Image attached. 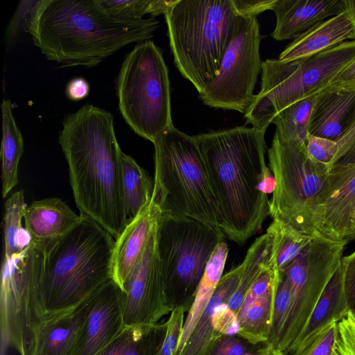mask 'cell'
Instances as JSON below:
<instances>
[{
	"label": "cell",
	"instance_id": "6da1fadb",
	"mask_svg": "<svg viewBox=\"0 0 355 355\" xmlns=\"http://www.w3.org/2000/svg\"><path fill=\"white\" fill-rule=\"evenodd\" d=\"M265 131L236 126L196 135L221 216L220 229L241 245L270 216V200L261 184L275 177L266 162Z\"/></svg>",
	"mask_w": 355,
	"mask_h": 355
},
{
	"label": "cell",
	"instance_id": "7a4b0ae2",
	"mask_svg": "<svg viewBox=\"0 0 355 355\" xmlns=\"http://www.w3.org/2000/svg\"><path fill=\"white\" fill-rule=\"evenodd\" d=\"M114 128L110 112L85 104L64 117L58 141L80 215L116 239L128 218L121 184L122 150Z\"/></svg>",
	"mask_w": 355,
	"mask_h": 355
},
{
	"label": "cell",
	"instance_id": "3957f363",
	"mask_svg": "<svg viewBox=\"0 0 355 355\" xmlns=\"http://www.w3.org/2000/svg\"><path fill=\"white\" fill-rule=\"evenodd\" d=\"M159 25L152 17L116 18L98 0H41L29 34L49 60L92 67L125 46L150 40Z\"/></svg>",
	"mask_w": 355,
	"mask_h": 355
},
{
	"label": "cell",
	"instance_id": "277c9868",
	"mask_svg": "<svg viewBox=\"0 0 355 355\" xmlns=\"http://www.w3.org/2000/svg\"><path fill=\"white\" fill-rule=\"evenodd\" d=\"M115 239L82 220L46 252L41 297L46 313L72 308L112 278Z\"/></svg>",
	"mask_w": 355,
	"mask_h": 355
},
{
	"label": "cell",
	"instance_id": "5b68a950",
	"mask_svg": "<svg viewBox=\"0 0 355 355\" xmlns=\"http://www.w3.org/2000/svg\"><path fill=\"white\" fill-rule=\"evenodd\" d=\"M237 15L232 0H175L164 14L174 62L199 95L218 74Z\"/></svg>",
	"mask_w": 355,
	"mask_h": 355
},
{
	"label": "cell",
	"instance_id": "8992f818",
	"mask_svg": "<svg viewBox=\"0 0 355 355\" xmlns=\"http://www.w3.org/2000/svg\"><path fill=\"white\" fill-rule=\"evenodd\" d=\"M153 144V196L162 214L187 217L220 228L221 216L196 137L173 125Z\"/></svg>",
	"mask_w": 355,
	"mask_h": 355
},
{
	"label": "cell",
	"instance_id": "52a82bcc",
	"mask_svg": "<svg viewBox=\"0 0 355 355\" xmlns=\"http://www.w3.org/2000/svg\"><path fill=\"white\" fill-rule=\"evenodd\" d=\"M354 60L355 40L299 59L266 60L262 63L260 91L244 114L246 123L266 132L279 112L331 86Z\"/></svg>",
	"mask_w": 355,
	"mask_h": 355
},
{
	"label": "cell",
	"instance_id": "ba28073f",
	"mask_svg": "<svg viewBox=\"0 0 355 355\" xmlns=\"http://www.w3.org/2000/svg\"><path fill=\"white\" fill-rule=\"evenodd\" d=\"M120 112L139 136L152 143L173 125L171 85L162 49L150 40L125 56L116 80Z\"/></svg>",
	"mask_w": 355,
	"mask_h": 355
},
{
	"label": "cell",
	"instance_id": "9c48e42d",
	"mask_svg": "<svg viewBox=\"0 0 355 355\" xmlns=\"http://www.w3.org/2000/svg\"><path fill=\"white\" fill-rule=\"evenodd\" d=\"M225 237L219 227L161 214L157 248L166 294L173 308L182 306L189 311L207 262Z\"/></svg>",
	"mask_w": 355,
	"mask_h": 355
},
{
	"label": "cell",
	"instance_id": "30bf717a",
	"mask_svg": "<svg viewBox=\"0 0 355 355\" xmlns=\"http://www.w3.org/2000/svg\"><path fill=\"white\" fill-rule=\"evenodd\" d=\"M46 250L32 241L1 266V355L12 347L19 355H35L37 331L45 315L41 284Z\"/></svg>",
	"mask_w": 355,
	"mask_h": 355
},
{
	"label": "cell",
	"instance_id": "8fae6325",
	"mask_svg": "<svg viewBox=\"0 0 355 355\" xmlns=\"http://www.w3.org/2000/svg\"><path fill=\"white\" fill-rule=\"evenodd\" d=\"M268 157L276 181L270 200V216L315 236L313 214L329 165L309 157L306 144L284 140L276 132Z\"/></svg>",
	"mask_w": 355,
	"mask_h": 355
},
{
	"label": "cell",
	"instance_id": "7c38bea8",
	"mask_svg": "<svg viewBox=\"0 0 355 355\" xmlns=\"http://www.w3.org/2000/svg\"><path fill=\"white\" fill-rule=\"evenodd\" d=\"M261 39L257 17L238 15L218 74L199 95L205 105L244 114L248 110L262 71L259 51Z\"/></svg>",
	"mask_w": 355,
	"mask_h": 355
},
{
	"label": "cell",
	"instance_id": "4fadbf2b",
	"mask_svg": "<svg viewBox=\"0 0 355 355\" xmlns=\"http://www.w3.org/2000/svg\"><path fill=\"white\" fill-rule=\"evenodd\" d=\"M348 243L314 236L282 272L289 284L291 302L280 350L286 353L301 334L324 288L340 266Z\"/></svg>",
	"mask_w": 355,
	"mask_h": 355
},
{
	"label": "cell",
	"instance_id": "5bb4252c",
	"mask_svg": "<svg viewBox=\"0 0 355 355\" xmlns=\"http://www.w3.org/2000/svg\"><path fill=\"white\" fill-rule=\"evenodd\" d=\"M121 289L125 327L156 325L174 309L168 298L161 271L157 226L141 258Z\"/></svg>",
	"mask_w": 355,
	"mask_h": 355
},
{
	"label": "cell",
	"instance_id": "9a60e30c",
	"mask_svg": "<svg viewBox=\"0 0 355 355\" xmlns=\"http://www.w3.org/2000/svg\"><path fill=\"white\" fill-rule=\"evenodd\" d=\"M122 291L112 278L92 295L87 317L71 355H94L125 327L121 307Z\"/></svg>",
	"mask_w": 355,
	"mask_h": 355
},
{
	"label": "cell",
	"instance_id": "2e32d148",
	"mask_svg": "<svg viewBox=\"0 0 355 355\" xmlns=\"http://www.w3.org/2000/svg\"><path fill=\"white\" fill-rule=\"evenodd\" d=\"M162 212L152 195L150 202L127 223L115 239L112 279L121 288L137 265Z\"/></svg>",
	"mask_w": 355,
	"mask_h": 355
},
{
	"label": "cell",
	"instance_id": "e0dca14e",
	"mask_svg": "<svg viewBox=\"0 0 355 355\" xmlns=\"http://www.w3.org/2000/svg\"><path fill=\"white\" fill-rule=\"evenodd\" d=\"M93 293L72 308L44 315L37 331L35 355H71Z\"/></svg>",
	"mask_w": 355,
	"mask_h": 355
},
{
	"label": "cell",
	"instance_id": "ac0fdd59",
	"mask_svg": "<svg viewBox=\"0 0 355 355\" xmlns=\"http://www.w3.org/2000/svg\"><path fill=\"white\" fill-rule=\"evenodd\" d=\"M69 205L58 198L33 202L26 207L25 229L32 241L49 250L82 220Z\"/></svg>",
	"mask_w": 355,
	"mask_h": 355
},
{
	"label": "cell",
	"instance_id": "d6986e66",
	"mask_svg": "<svg viewBox=\"0 0 355 355\" xmlns=\"http://www.w3.org/2000/svg\"><path fill=\"white\" fill-rule=\"evenodd\" d=\"M276 40L295 39L316 23L345 11L344 0H276Z\"/></svg>",
	"mask_w": 355,
	"mask_h": 355
},
{
	"label": "cell",
	"instance_id": "ffe728a7",
	"mask_svg": "<svg viewBox=\"0 0 355 355\" xmlns=\"http://www.w3.org/2000/svg\"><path fill=\"white\" fill-rule=\"evenodd\" d=\"M355 113V89L329 86L318 94L308 132L333 140L338 139Z\"/></svg>",
	"mask_w": 355,
	"mask_h": 355
},
{
	"label": "cell",
	"instance_id": "44dd1931",
	"mask_svg": "<svg viewBox=\"0 0 355 355\" xmlns=\"http://www.w3.org/2000/svg\"><path fill=\"white\" fill-rule=\"evenodd\" d=\"M347 40H355V26L349 13L320 21L294 39L280 53L281 60L299 59L327 50Z\"/></svg>",
	"mask_w": 355,
	"mask_h": 355
},
{
	"label": "cell",
	"instance_id": "7402d4cb",
	"mask_svg": "<svg viewBox=\"0 0 355 355\" xmlns=\"http://www.w3.org/2000/svg\"><path fill=\"white\" fill-rule=\"evenodd\" d=\"M348 313L340 263L319 297L301 334L286 354L297 355L323 329L333 322H338Z\"/></svg>",
	"mask_w": 355,
	"mask_h": 355
},
{
	"label": "cell",
	"instance_id": "603a6c76",
	"mask_svg": "<svg viewBox=\"0 0 355 355\" xmlns=\"http://www.w3.org/2000/svg\"><path fill=\"white\" fill-rule=\"evenodd\" d=\"M243 268L244 264L242 262L222 276L180 355H209L224 337L214 331L211 325V318L215 308L221 304H227L236 290Z\"/></svg>",
	"mask_w": 355,
	"mask_h": 355
},
{
	"label": "cell",
	"instance_id": "cb8c5ba5",
	"mask_svg": "<svg viewBox=\"0 0 355 355\" xmlns=\"http://www.w3.org/2000/svg\"><path fill=\"white\" fill-rule=\"evenodd\" d=\"M229 252L225 241L220 243L207 262L204 275L197 288L194 300L185 318L183 330L173 355H180L195 329L216 286L223 276Z\"/></svg>",
	"mask_w": 355,
	"mask_h": 355
},
{
	"label": "cell",
	"instance_id": "d4e9b609",
	"mask_svg": "<svg viewBox=\"0 0 355 355\" xmlns=\"http://www.w3.org/2000/svg\"><path fill=\"white\" fill-rule=\"evenodd\" d=\"M166 324L125 327L94 355H157L165 334Z\"/></svg>",
	"mask_w": 355,
	"mask_h": 355
},
{
	"label": "cell",
	"instance_id": "484cf974",
	"mask_svg": "<svg viewBox=\"0 0 355 355\" xmlns=\"http://www.w3.org/2000/svg\"><path fill=\"white\" fill-rule=\"evenodd\" d=\"M1 147L2 196L6 198L18 183V166L24 152V141L10 100H3Z\"/></svg>",
	"mask_w": 355,
	"mask_h": 355
},
{
	"label": "cell",
	"instance_id": "4316f807",
	"mask_svg": "<svg viewBox=\"0 0 355 355\" xmlns=\"http://www.w3.org/2000/svg\"><path fill=\"white\" fill-rule=\"evenodd\" d=\"M121 184L128 220L150 202L154 185L148 173L130 156L121 155Z\"/></svg>",
	"mask_w": 355,
	"mask_h": 355
},
{
	"label": "cell",
	"instance_id": "83f0119b",
	"mask_svg": "<svg viewBox=\"0 0 355 355\" xmlns=\"http://www.w3.org/2000/svg\"><path fill=\"white\" fill-rule=\"evenodd\" d=\"M271 240L269 266L274 273H281L308 245L314 236L305 234L277 219L266 230Z\"/></svg>",
	"mask_w": 355,
	"mask_h": 355
},
{
	"label": "cell",
	"instance_id": "f1b7e54d",
	"mask_svg": "<svg viewBox=\"0 0 355 355\" xmlns=\"http://www.w3.org/2000/svg\"><path fill=\"white\" fill-rule=\"evenodd\" d=\"M274 274L275 281L272 286L250 305L239 322L236 335L252 345L265 344L269 338L279 275Z\"/></svg>",
	"mask_w": 355,
	"mask_h": 355
},
{
	"label": "cell",
	"instance_id": "f546056e",
	"mask_svg": "<svg viewBox=\"0 0 355 355\" xmlns=\"http://www.w3.org/2000/svg\"><path fill=\"white\" fill-rule=\"evenodd\" d=\"M271 240L266 234L257 237L243 261V271L239 284L228 300L227 306L237 315L249 290L262 271L269 266Z\"/></svg>",
	"mask_w": 355,
	"mask_h": 355
},
{
	"label": "cell",
	"instance_id": "4dcf8cb0",
	"mask_svg": "<svg viewBox=\"0 0 355 355\" xmlns=\"http://www.w3.org/2000/svg\"><path fill=\"white\" fill-rule=\"evenodd\" d=\"M26 207L23 191L13 193L6 200L3 218L6 259L19 254L32 242L31 236L21 224Z\"/></svg>",
	"mask_w": 355,
	"mask_h": 355
},
{
	"label": "cell",
	"instance_id": "1f68e13d",
	"mask_svg": "<svg viewBox=\"0 0 355 355\" xmlns=\"http://www.w3.org/2000/svg\"><path fill=\"white\" fill-rule=\"evenodd\" d=\"M318 94L288 106L279 112L272 123L283 139L306 144L308 128Z\"/></svg>",
	"mask_w": 355,
	"mask_h": 355
},
{
	"label": "cell",
	"instance_id": "d6a6232c",
	"mask_svg": "<svg viewBox=\"0 0 355 355\" xmlns=\"http://www.w3.org/2000/svg\"><path fill=\"white\" fill-rule=\"evenodd\" d=\"M175 0H98L112 16L125 20H141L150 14L152 17L164 15Z\"/></svg>",
	"mask_w": 355,
	"mask_h": 355
},
{
	"label": "cell",
	"instance_id": "836d02e7",
	"mask_svg": "<svg viewBox=\"0 0 355 355\" xmlns=\"http://www.w3.org/2000/svg\"><path fill=\"white\" fill-rule=\"evenodd\" d=\"M290 302L289 284L284 272H281L277 281L270 336L266 343L279 350L288 320Z\"/></svg>",
	"mask_w": 355,
	"mask_h": 355
},
{
	"label": "cell",
	"instance_id": "e575fe53",
	"mask_svg": "<svg viewBox=\"0 0 355 355\" xmlns=\"http://www.w3.org/2000/svg\"><path fill=\"white\" fill-rule=\"evenodd\" d=\"M40 2L41 0H23L19 2L6 31L7 49L11 47L22 32L29 33Z\"/></svg>",
	"mask_w": 355,
	"mask_h": 355
},
{
	"label": "cell",
	"instance_id": "d590c367",
	"mask_svg": "<svg viewBox=\"0 0 355 355\" xmlns=\"http://www.w3.org/2000/svg\"><path fill=\"white\" fill-rule=\"evenodd\" d=\"M187 309L175 306L165 322L166 330L162 345L157 355H173L180 341L185 320Z\"/></svg>",
	"mask_w": 355,
	"mask_h": 355
},
{
	"label": "cell",
	"instance_id": "8d00e7d4",
	"mask_svg": "<svg viewBox=\"0 0 355 355\" xmlns=\"http://www.w3.org/2000/svg\"><path fill=\"white\" fill-rule=\"evenodd\" d=\"M337 337L338 322H333L318 334L297 355H333Z\"/></svg>",
	"mask_w": 355,
	"mask_h": 355
},
{
	"label": "cell",
	"instance_id": "74e56055",
	"mask_svg": "<svg viewBox=\"0 0 355 355\" xmlns=\"http://www.w3.org/2000/svg\"><path fill=\"white\" fill-rule=\"evenodd\" d=\"M306 147L309 157L329 166L338 151V144L335 140L315 136L309 132Z\"/></svg>",
	"mask_w": 355,
	"mask_h": 355
},
{
	"label": "cell",
	"instance_id": "f35d334b",
	"mask_svg": "<svg viewBox=\"0 0 355 355\" xmlns=\"http://www.w3.org/2000/svg\"><path fill=\"white\" fill-rule=\"evenodd\" d=\"M211 325L214 331L221 336H234L238 333L239 321L236 314L224 303L215 308Z\"/></svg>",
	"mask_w": 355,
	"mask_h": 355
},
{
	"label": "cell",
	"instance_id": "ab89813d",
	"mask_svg": "<svg viewBox=\"0 0 355 355\" xmlns=\"http://www.w3.org/2000/svg\"><path fill=\"white\" fill-rule=\"evenodd\" d=\"M275 281V275L270 266H268L262 271L247 293L236 315L239 322L244 317L250 305L257 298L263 295L272 286Z\"/></svg>",
	"mask_w": 355,
	"mask_h": 355
},
{
	"label": "cell",
	"instance_id": "60d3db41",
	"mask_svg": "<svg viewBox=\"0 0 355 355\" xmlns=\"http://www.w3.org/2000/svg\"><path fill=\"white\" fill-rule=\"evenodd\" d=\"M336 351L338 355H355V318L350 313L338 322Z\"/></svg>",
	"mask_w": 355,
	"mask_h": 355
},
{
	"label": "cell",
	"instance_id": "b9f144b4",
	"mask_svg": "<svg viewBox=\"0 0 355 355\" xmlns=\"http://www.w3.org/2000/svg\"><path fill=\"white\" fill-rule=\"evenodd\" d=\"M337 153L329 166L334 164H349L355 162V117L349 123L343 135L336 140Z\"/></svg>",
	"mask_w": 355,
	"mask_h": 355
},
{
	"label": "cell",
	"instance_id": "7bdbcfd3",
	"mask_svg": "<svg viewBox=\"0 0 355 355\" xmlns=\"http://www.w3.org/2000/svg\"><path fill=\"white\" fill-rule=\"evenodd\" d=\"M343 287L349 313L355 318V250L343 257Z\"/></svg>",
	"mask_w": 355,
	"mask_h": 355
},
{
	"label": "cell",
	"instance_id": "ee69618b",
	"mask_svg": "<svg viewBox=\"0 0 355 355\" xmlns=\"http://www.w3.org/2000/svg\"><path fill=\"white\" fill-rule=\"evenodd\" d=\"M239 15L255 17L268 10L273 9L276 0H232Z\"/></svg>",
	"mask_w": 355,
	"mask_h": 355
},
{
	"label": "cell",
	"instance_id": "f6af8a7d",
	"mask_svg": "<svg viewBox=\"0 0 355 355\" xmlns=\"http://www.w3.org/2000/svg\"><path fill=\"white\" fill-rule=\"evenodd\" d=\"M240 337L224 336L209 355H248L245 345Z\"/></svg>",
	"mask_w": 355,
	"mask_h": 355
},
{
	"label": "cell",
	"instance_id": "bcb514c9",
	"mask_svg": "<svg viewBox=\"0 0 355 355\" xmlns=\"http://www.w3.org/2000/svg\"><path fill=\"white\" fill-rule=\"evenodd\" d=\"M89 92V83L83 78H76L69 82L66 88L67 96L72 101H80Z\"/></svg>",
	"mask_w": 355,
	"mask_h": 355
},
{
	"label": "cell",
	"instance_id": "7dc6e473",
	"mask_svg": "<svg viewBox=\"0 0 355 355\" xmlns=\"http://www.w3.org/2000/svg\"><path fill=\"white\" fill-rule=\"evenodd\" d=\"M331 86L337 88L355 89V60L335 78Z\"/></svg>",
	"mask_w": 355,
	"mask_h": 355
},
{
	"label": "cell",
	"instance_id": "c3c4849f",
	"mask_svg": "<svg viewBox=\"0 0 355 355\" xmlns=\"http://www.w3.org/2000/svg\"><path fill=\"white\" fill-rule=\"evenodd\" d=\"M248 355H286V354L268 343H265L253 354Z\"/></svg>",
	"mask_w": 355,
	"mask_h": 355
},
{
	"label": "cell",
	"instance_id": "681fc988",
	"mask_svg": "<svg viewBox=\"0 0 355 355\" xmlns=\"http://www.w3.org/2000/svg\"><path fill=\"white\" fill-rule=\"evenodd\" d=\"M345 10H347L355 26V0H344Z\"/></svg>",
	"mask_w": 355,
	"mask_h": 355
},
{
	"label": "cell",
	"instance_id": "f907efd6",
	"mask_svg": "<svg viewBox=\"0 0 355 355\" xmlns=\"http://www.w3.org/2000/svg\"><path fill=\"white\" fill-rule=\"evenodd\" d=\"M333 355H338V353H337V352L336 351V349H335V350H334V352Z\"/></svg>",
	"mask_w": 355,
	"mask_h": 355
},
{
	"label": "cell",
	"instance_id": "816d5d0a",
	"mask_svg": "<svg viewBox=\"0 0 355 355\" xmlns=\"http://www.w3.org/2000/svg\"><path fill=\"white\" fill-rule=\"evenodd\" d=\"M354 117H355V113H354V116H353L352 119H353ZM350 122H351V121H350Z\"/></svg>",
	"mask_w": 355,
	"mask_h": 355
}]
</instances>
